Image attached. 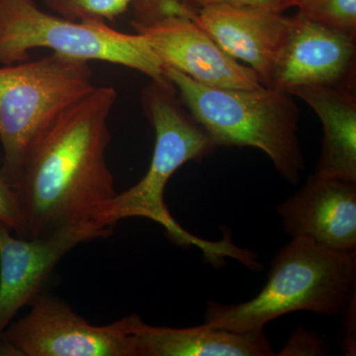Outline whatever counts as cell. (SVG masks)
<instances>
[{
	"mask_svg": "<svg viewBox=\"0 0 356 356\" xmlns=\"http://www.w3.org/2000/svg\"><path fill=\"white\" fill-rule=\"evenodd\" d=\"M0 224L25 238V218L15 185L4 170L0 158Z\"/></svg>",
	"mask_w": 356,
	"mask_h": 356,
	"instance_id": "obj_17",
	"label": "cell"
},
{
	"mask_svg": "<svg viewBox=\"0 0 356 356\" xmlns=\"http://www.w3.org/2000/svg\"><path fill=\"white\" fill-rule=\"evenodd\" d=\"M48 49L77 60L129 67L154 81L163 65L146 38L117 31L99 21H72L42 10L34 0H0V65L29 60L30 51Z\"/></svg>",
	"mask_w": 356,
	"mask_h": 356,
	"instance_id": "obj_6",
	"label": "cell"
},
{
	"mask_svg": "<svg viewBox=\"0 0 356 356\" xmlns=\"http://www.w3.org/2000/svg\"><path fill=\"white\" fill-rule=\"evenodd\" d=\"M277 213L292 238L356 252V181L314 173L278 205Z\"/></svg>",
	"mask_w": 356,
	"mask_h": 356,
	"instance_id": "obj_11",
	"label": "cell"
},
{
	"mask_svg": "<svg viewBox=\"0 0 356 356\" xmlns=\"http://www.w3.org/2000/svg\"><path fill=\"white\" fill-rule=\"evenodd\" d=\"M307 19L356 38V0H292Z\"/></svg>",
	"mask_w": 356,
	"mask_h": 356,
	"instance_id": "obj_15",
	"label": "cell"
},
{
	"mask_svg": "<svg viewBox=\"0 0 356 356\" xmlns=\"http://www.w3.org/2000/svg\"><path fill=\"white\" fill-rule=\"evenodd\" d=\"M194 4L200 7L210 4H236V6H247L268 9L275 13H284L285 10L291 8L292 0H192Z\"/></svg>",
	"mask_w": 356,
	"mask_h": 356,
	"instance_id": "obj_19",
	"label": "cell"
},
{
	"mask_svg": "<svg viewBox=\"0 0 356 356\" xmlns=\"http://www.w3.org/2000/svg\"><path fill=\"white\" fill-rule=\"evenodd\" d=\"M130 317L137 356L275 355L264 329L233 332L207 325L184 329L156 327Z\"/></svg>",
	"mask_w": 356,
	"mask_h": 356,
	"instance_id": "obj_13",
	"label": "cell"
},
{
	"mask_svg": "<svg viewBox=\"0 0 356 356\" xmlns=\"http://www.w3.org/2000/svg\"><path fill=\"white\" fill-rule=\"evenodd\" d=\"M178 98L217 147L261 149L287 182L305 168L298 138L300 112L294 96L278 89L218 88L163 67Z\"/></svg>",
	"mask_w": 356,
	"mask_h": 356,
	"instance_id": "obj_3",
	"label": "cell"
},
{
	"mask_svg": "<svg viewBox=\"0 0 356 356\" xmlns=\"http://www.w3.org/2000/svg\"><path fill=\"white\" fill-rule=\"evenodd\" d=\"M131 7L134 31L146 38L163 67L212 88L264 86L254 70L229 57L198 24L192 0H136Z\"/></svg>",
	"mask_w": 356,
	"mask_h": 356,
	"instance_id": "obj_7",
	"label": "cell"
},
{
	"mask_svg": "<svg viewBox=\"0 0 356 356\" xmlns=\"http://www.w3.org/2000/svg\"><path fill=\"white\" fill-rule=\"evenodd\" d=\"M327 346L321 337L314 336V332L296 327L280 355H327Z\"/></svg>",
	"mask_w": 356,
	"mask_h": 356,
	"instance_id": "obj_18",
	"label": "cell"
},
{
	"mask_svg": "<svg viewBox=\"0 0 356 356\" xmlns=\"http://www.w3.org/2000/svg\"><path fill=\"white\" fill-rule=\"evenodd\" d=\"M323 125L322 151L315 173L356 181V95L346 86H303L293 89Z\"/></svg>",
	"mask_w": 356,
	"mask_h": 356,
	"instance_id": "obj_14",
	"label": "cell"
},
{
	"mask_svg": "<svg viewBox=\"0 0 356 356\" xmlns=\"http://www.w3.org/2000/svg\"><path fill=\"white\" fill-rule=\"evenodd\" d=\"M0 339V356H137L130 317L95 325L62 299L39 294Z\"/></svg>",
	"mask_w": 356,
	"mask_h": 356,
	"instance_id": "obj_8",
	"label": "cell"
},
{
	"mask_svg": "<svg viewBox=\"0 0 356 356\" xmlns=\"http://www.w3.org/2000/svg\"><path fill=\"white\" fill-rule=\"evenodd\" d=\"M117 100L112 86H95L65 110L28 154L15 187L25 238L93 220L116 195L107 165L108 119Z\"/></svg>",
	"mask_w": 356,
	"mask_h": 356,
	"instance_id": "obj_1",
	"label": "cell"
},
{
	"mask_svg": "<svg viewBox=\"0 0 356 356\" xmlns=\"http://www.w3.org/2000/svg\"><path fill=\"white\" fill-rule=\"evenodd\" d=\"M355 296L356 252L292 238L274 257L266 286L254 298L235 305L209 302L205 325L248 332L293 312L341 315Z\"/></svg>",
	"mask_w": 356,
	"mask_h": 356,
	"instance_id": "obj_4",
	"label": "cell"
},
{
	"mask_svg": "<svg viewBox=\"0 0 356 356\" xmlns=\"http://www.w3.org/2000/svg\"><path fill=\"white\" fill-rule=\"evenodd\" d=\"M140 105L154 131V149L149 170L138 184L116 194L96 217V221L114 228L128 218H145L165 228L180 247H196L206 261L222 266L227 257L245 264L250 250L236 247L231 236L209 242L187 232L170 215L165 203L166 185L188 161H201L214 153L216 146L194 120L178 98L177 88L165 77L151 83L140 93Z\"/></svg>",
	"mask_w": 356,
	"mask_h": 356,
	"instance_id": "obj_2",
	"label": "cell"
},
{
	"mask_svg": "<svg viewBox=\"0 0 356 356\" xmlns=\"http://www.w3.org/2000/svg\"><path fill=\"white\" fill-rule=\"evenodd\" d=\"M136 0H44L54 13L72 21L114 22Z\"/></svg>",
	"mask_w": 356,
	"mask_h": 356,
	"instance_id": "obj_16",
	"label": "cell"
},
{
	"mask_svg": "<svg viewBox=\"0 0 356 356\" xmlns=\"http://www.w3.org/2000/svg\"><path fill=\"white\" fill-rule=\"evenodd\" d=\"M356 38L297 13L269 88L289 93L303 86L355 89Z\"/></svg>",
	"mask_w": 356,
	"mask_h": 356,
	"instance_id": "obj_10",
	"label": "cell"
},
{
	"mask_svg": "<svg viewBox=\"0 0 356 356\" xmlns=\"http://www.w3.org/2000/svg\"><path fill=\"white\" fill-rule=\"evenodd\" d=\"M113 229L86 220L47 236L24 238L0 224V339L21 309L41 294L65 254L81 243L111 236Z\"/></svg>",
	"mask_w": 356,
	"mask_h": 356,
	"instance_id": "obj_9",
	"label": "cell"
},
{
	"mask_svg": "<svg viewBox=\"0 0 356 356\" xmlns=\"http://www.w3.org/2000/svg\"><path fill=\"white\" fill-rule=\"evenodd\" d=\"M195 19L225 53L243 60L262 86L270 88L291 17L259 7L221 3L200 7Z\"/></svg>",
	"mask_w": 356,
	"mask_h": 356,
	"instance_id": "obj_12",
	"label": "cell"
},
{
	"mask_svg": "<svg viewBox=\"0 0 356 356\" xmlns=\"http://www.w3.org/2000/svg\"><path fill=\"white\" fill-rule=\"evenodd\" d=\"M95 88L89 62L60 54L0 67L1 156L14 185L47 129Z\"/></svg>",
	"mask_w": 356,
	"mask_h": 356,
	"instance_id": "obj_5",
	"label": "cell"
},
{
	"mask_svg": "<svg viewBox=\"0 0 356 356\" xmlns=\"http://www.w3.org/2000/svg\"><path fill=\"white\" fill-rule=\"evenodd\" d=\"M355 308L356 296L351 299L350 304L341 315L344 317L343 350L348 355H355Z\"/></svg>",
	"mask_w": 356,
	"mask_h": 356,
	"instance_id": "obj_20",
	"label": "cell"
}]
</instances>
